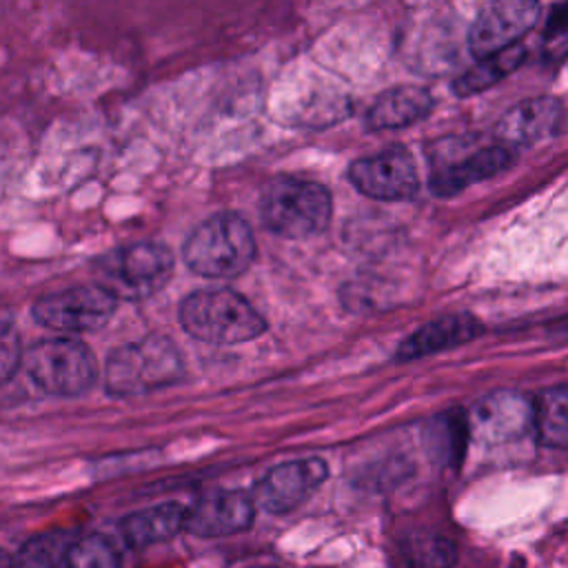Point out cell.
Listing matches in <instances>:
<instances>
[{
  "label": "cell",
  "instance_id": "obj_10",
  "mask_svg": "<svg viewBox=\"0 0 568 568\" xmlns=\"http://www.w3.org/2000/svg\"><path fill=\"white\" fill-rule=\"evenodd\" d=\"M255 504L251 493L240 488H220L197 497L186 506L184 532L197 539H222L244 532L255 521Z\"/></svg>",
  "mask_w": 568,
  "mask_h": 568
},
{
  "label": "cell",
  "instance_id": "obj_17",
  "mask_svg": "<svg viewBox=\"0 0 568 568\" xmlns=\"http://www.w3.org/2000/svg\"><path fill=\"white\" fill-rule=\"evenodd\" d=\"M433 109V95L424 87H395L377 95L368 111V126L402 129L424 120Z\"/></svg>",
  "mask_w": 568,
  "mask_h": 568
},
{
  "label": "cell",
  "instance_id": "obj_27",
  "mask_svg": "<svg viewBox=\"0 0 568 568\" xmlns=\"http://www.w3.org/2000/svg\"><path fill=\"white\" fill-rule=\"evenodd\" d=\"M251 568H275V566H251Z\"/></svg>",
  "mask_w": 568,
  "mask_h": 568
},
{
  "label": "cell",
  "instance_id": "obj_12",
  "mask_svg": "<svg viewBox=\"0 0 568 568\" xmlns=\"http://www.w3.org/2000/svg\"><path fill=\"white\" fill-rule=\"evenodd\" d=\"M468 435L486 444L521 437L532 426V402L515 390H497L475 404L466 415Z\"/></svg>",
  "mask_w": 568,
  "mask_h": 568
},
{
  "label": "cell",
  "instance_id": "obj_7",
  "mask_svg": "<svg viewBox=\"0 0 568 568\" xmlns=\"http://www.w3.org/2000/svg\"><path fill=\"white\" fill-rule=\"evenodd\" d=\"M118 300L98 284H78L38 297L33 320L60 333H89L102 328L115 313Z\"/></svg>",
  "mask_w": 568,
  "mask_h": 568
},
{
  "label": "cell",
  "instance_id": "obj_19",
  "mask_svg": "<svg viewBox=\"0 0 568 568\" xmlns=\"http://www.w3.org/2000/svg\"><path fill=\"white\" fill-rule=\"evenodd\" d=\"M539 442L564 448L568 442V395L564 386L544 390L532 402V426Z\"/></svg>",
  "mask_w": 568,
  "mask_h": 568
},
{
  "label": "cell",
  "instance_id": "obj_4",
  "mask_svg": "<svg viewBox=\"0 0 568 568\" xmlns=\"http://www.w3.org/2000/svg\"><path fill=\"white\" fill-rule=\"evenodd\" d=\"M333 213L331 193L324 184L304 178H277L260 197L262 224L288 240L322 233Z\"/></svg>",
  "mask_w": 568,
  "mask_h": 568
},
{
  "label": "cell",
  "instance_id": "obj_22",
  "mask_svg": "<svg viewBox=\"0 0 568 568\" xmlns=\"http://www.w3.org/2000/svg\"><path fill=\"white\" fill-rule=\"evenodd\" d=\"M71 541L67 530H47L33 535L11 555L9 568H64V552Z\"/></svg>",
  "mask_w": 568,
  "mask_h": 568
},
{
  "label": "cell",
  "instance_id": "obj_3",
  "mask_svg": "<svg viewBox=\"0 0 568 568\" xmlns=\"http://www.w3.org/2000/svg\"><path fill=\"white\" fill-rule=\"evenodd\" d=\"M182 328L209 344H240L264 333L266 322L253 304L231 288H202L180 304Z\"/></svg>",
  "mask_w": 568,
  "mask_h": 568
},
{
  "label": "cell",
  "instance_id": "obj_13",
  "mask_svg": "<svg viewBox=\"0 0 568 568\" xmlns=\"http://www.w3.org/2000/svg\"><path fill=\"white\" fill-rule=\"evenodd\" d=\"M564 122V106L557 98L541 95L510 106L495 126L501 146H528L541 138L555 135Z\"/></svg>",
  "mask_w": 568,
  "mask_h": 568
},
{
  "label": "cell",
  "instance_id": "obj_2",
  "mask_svg": "<svg viewBox=\"0 0 568 568\" xmlns=\"http://www.w3.org/2000/svg\"><path fill=\"white\" fill-rule=\"evenodd\" d=\"M255 251L248 222L237 213H217L191 231L182 257L202 277H235L253 264Z\"/></svg>",
  "mask_w": 568,
  "mask_h": 568
},
{
  "label": "cell",
  "instance_id": "obj_14",
  "mask_svg": "<svg viewBox=\"0 0 568 568\" xmlns=\"http://www.w3.org/2000/svg\"><path fill=\"white\" fill-rule=\"evenodd\" d=\"M513 164V151L497 144V146H484L473 153H466L464 158H457L455 162H439L433 169L430 175V189L439 197L457 195L459 191L468 189L475 182L488 180L501 171H506Z\"/></svg>",
  "mask_w": 568,
  "mask_h": 568
},
{
  "label": "cell",
  "instance_id": "obj_20",
  "mask_svg": "<svg viewBox=\"0 0 568 568\" xmlns=\"http://www.w3.org/2000/svg\"><path fill=\"white\" fill-rule=\"evenodd\" d=\"M526 58V49L521 44H513L499 53H493L488 58H481L473 69H468L464 75H459L453 84V91L457 95H473L479 91H486L495 82L504 80L508 73H513Z\"/></svg>",
  "mask_w": 568,
  "mask_h": 568
},
{
  "label": "cell",
  "instance_id": "obj_15",
  "mask_svg": "<svg viewBox=\"0 0 568 568\" xmlns=\"http://www.w3.org/2000/svg\"><path fill=\"white\" fill-rule=\"evenodd\" d=\"M186 506L180 501H160L124 515L118 521V535L133 550L151 548L184 532Z\"/></svg>",
  "mask_w": 568,
  "mask_h": 568
},
{
  "label": "cell",
  "instance_id": "obj_18",
  "mask_svg": "<svg viewBox=\"0 0 568 568\" xmlns=\"http://www.w3.org/2000/svg\"><path fill=\"white\" fill-rule=\"evenodd\" d=\"M399 555L406 568H455L459 561L457 544L433 530H415L402 537Z\"/></svg>",
  "mask_w": 568,
  "mask_h": 568
},
{
  "label": "cell",
  "instance_id": "obj_11",
  "mask_svg": "<svg viewBox=\"0 0 568 568\" xmlns=\"http://www.w3.org/2000/svg\"><path fill=\"white\" fill-rule=\"evenodd\" d=\"M539 4L532 0H501L479 9L468 31L475 58H488L513 47L537 20Z\"/></svg>",
  "mask_w": 568,
  "mask_h": 568
},
{
  "label": "cell",
  "instance_id": "obj_8",
  "mask_svg": "<svg viewBox=\"0 0 568 568\" xmlns=\"http://www.w3.org/2000/svg\"><path fill=\"white\" fill-rule=\"evenodd\" d=\"M328 479V464L322 457H304L282 462L266 470L253 486L255 508L268 515H286L306 504Z\"/></svg>",
  "mask_w": 568,
  "mask_h": 568
},
{
  "label": "cell",
  "instance_id": "obj_25",
  "mask_svg": "<svg viewBox=\"0 0 568 568\" xmlns=\"http://www.w3.org/2000/svg\"><path fill=\"white\" fill-rule=\"evenodd\" d=\"M11 328V313L9 311H0V337L7 335Z\"/></svg>",
  "mask_w": 568,
  "mask_h": 568
},
{
  "label": "cell",
  "instance_id": "obj_24",
  "mask_svg": "<svg viewBox=\"0 0 568 568\" xmlns=\"http://www.w3.org/2000/svg\"><path fill=\"white\" fill-rule=\"evenodd\" d=\"M22 353L24 348L16 333H7L0 337V386L9 382L22 366Z\"/></svg>",
  "mask_w": 568,
  "mask_h": 568
},
{
  "label": "cell",
  "instance_id": "obj_16",
  "mask_svg": "<svg viewBox=\"0 0 568 568\" xmlns=\"http://www.w3.org/2000/svg\"><path fill=\"white\" fill-rule=\"evenodd\" d=\"M481 322L470 313H453L437 317L410 333L397 348V359H419L439 351L455 348L481 335Z\"/></svg>",
  "mask_w": 568,
  "mask_h": 568
},
{
  "label": "cell",
  "instance_id": "obj_5",
  "mask_svg": "<svg viewBox=\"0 0 568 568\" xmlns=\"http://www.w3.org/2000/svg\"><path fill=\"white\" fill-rule=\"evenodd\" d=\"M173 253L158 242H135L95 260L98 286L120 300H144L160 291L173 273Z\"/></svg>",
  "mask_w": 568,
  "mask_h": 568
},
{
  "label": "cell",
  "instance_id": "obj_23",
  "mask_svg": "<svg viewBox=\"0 0 568 568\" xmlns=\"http://www.w3.org/2000/svg\"><path fill=\"white\" fill-rule=\"evenodd\" d=\"M428 439L435 457L444 464L457 466L464 459V448L468 439V426L464 413H446L428 428Z\"/></svg>",
  "mask_w": 568,
  "mask_h": 568
},
{
  "label": "cell",
  "instance_id": "obj_9",
  "mask_svg": "<svg viewBox=\"0 0 568 568\" xmlns=\"http://www.w3.org/2000/svg\"><path fill=\"white\" fill-rule=\"evenodd\" d=\"M348 178L368 197L397 202L417 193L419 175L413 155L404 146H388L351 164Z\"/></svg>",
  "mask_w": 568,
  "mask_h": 568
},
{
  "label": "cell",
  "instance_id": "obj_1",
  "mask_svg": "<svg viewBox=\"0 0 568 568\" xmlns=\"http://www.w3.org/2000/svg\"><path fill=\"white\" fill-rule=\"evenodd\" d=\"M184 373L178 346L164 335H149L111 351L104 366L106 393L133 397L175 384Z\"/></svg>",
  "mask_w": 568,
  "mask_h": 568
},
{
  "label": "cell",
  "instance_id": "obj_6",
  "mask_svg": "<svg viewBox=\"0 0 568 568\" xmlns=\"http://www.w3.org/2000/svg\"><path fill=\"white\" fill-rule=\"evenodd\" d=\"M29 379L47 395L75 397L98 379V362L91 348L73 337H51L31 344L22 353Z\"/></svg>",
  "mask_w": 568,
  "mask_h": 568
},
{
  "label": "cell",
  "instance_id": "obj_26",
  "mask_svg": "<svg viewBox=\"0 0 568 568\" xmlns=\"http://www.w3.org/2000/svg\"><path fill=\"white\" fill-rule=\"evenodd\" d=\"M9 561H11V555L0 548V568H9Z\"/></svg>",
  "mask_w": 568,
  "mask_h": 568
},
{
  "label": "cell",
  "instance_id": "obj_21",
  "mask_svg": "<svg viewBox=\"0 0 568 568\" xmlns=\"http://www.w3.org/2000/svg\"><path fill=\"white\" fill-rule=\"evenodd\" d=\"M64 568H124L120 548L102 532L71 537L64 552Z\"/></svg>",
  "mask_w": 568,
  "mask_h": 568
}]
</instances>
